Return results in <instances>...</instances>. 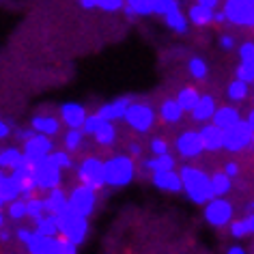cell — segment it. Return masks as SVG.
Masks as SVG:
<instances>
[{
    "label": "cell",
    "mask_w": 254,
    "mask_h": 254,
    "mask_svg": "<svg viewBox=\"0 0 254 254\" xmlns=\"http://www.w3.org/2000/svg\"><path fill=\"white\" fill-rule=\"evenodd\" d=\"M198 136H200L205 153H218V151H222V138H224V131H222L220 127H215L213 123H202L200 129H198Z\"/></svg>",
    "instance_id": "22"
},
{
    "label": "cell",
    "mask_w": 254,
    "mask_h": 254,
    "mask_svg": "<svg viewBox=\"0 0 254 254\" xmlns=\"http://www.w3.org/2000/svg\"><path fill=\"white\" fill-rule=\"evenodd\" d=\"M123 123L138 136L151 134L153 127L157 125V110L149 104V101H140V99L134 97L129 101V106L125 108Z\"/></svg>",
    "instance_id": "4"
},
{
    "label": "cell",
    "mask_w": 254,
    "mask_h": 254,
    "mask_svg": "<svg viewBox=\"0 0 254 254\" xmlns=\"http://www.w3.org/2000/svg\"><path fill=\"white\" fill-rule=\"evenodd\" d=\"M22 149L20 144H7V147H0V168L2 170H11L15 168L22 160Z\"/></svg>",
    "instance_id": "32"
},
{
    "label": "cell",
    "mask_w": 254,
    "mask_h": 254,
    "mask_svg": "<svg viewBox=\"0 0 254 254\" xmlns=\"http://www.w3.org/2000/svg\"><path fill=\"white\" fill-rule=\"evenodd\" d=\"M250 84H246V82H241V80H231L228 82V86H226V99L231 101L233 106H241V104H246L248 99H250Z\"/></svg>",
    "instance_id": "29"
},
{
    "label": "cell",
    "mask_w": 254,
    "mask_h": 254,
    "mask_svg": "<svg viewBox=\"0 0 254 254\" xmlns=\"http://www.w3.org/2000/svg\"><path fill=\"white\" fill-rule=\"evenodd\" d=\"M101 121H104V119H101L97 112H88V114H86L84 123H82V131H84V136H86V138H91V134L99 127Z\"/></svg>",
    "instance_id": "46"
},
{
    "label": "cell",
    "mask_w": 254,
    "mask_h": 254,
    "mask_svg": "<svg viewBox=\"0 0 254 254\" xmlns=\"http://www.w3.org/2000/svg\"><path fill=\"white\" fill-rule=\"evenodd\" d=\"M43 205H46V213H61L63 209H67V192L63 188L50 190V192L43 194Z\"/></svg>",
    "instance_id": "27"
},
{
    "label": "cell",
    "mask_w": 254,
    "mask_h": 254,
    "mask_svg": "<svg viewBox=\"0 0 254 254\" xmlns=\"http://www.w3.org/2000/svg\"><path fill=\"white\" fill-rule=\"evenodd\" d=\"M50 155H52V160L59 164V168L63 170V173H65V170H73V166H75L73 155H71V153H67L65 149H54Z\"/></svg>",
    "instance_id": "40"
},
{
    "label": "cell",
    "mask_w": 254,
    "mask_h": 254,
    "mask_svg": "<svg viewBox=\"0 0 254 254\" xmlns=\"http://www.w3.org/2000/svg\"><path fill=\"white\" fill-rule=\"evenodd\" d=\"M26 200V220H37L46 213V205H43V194H33L30 198H24Z\"/></svg>",
    "instance_id": "38"
},
{
    "label": "cell",
    "mask_w": 254,
    "mask_h": 254,
    "mask_svg": "<svg viewBox=\"0 0 254 254\" xmlns=\"http://www.w3.org/2000/svg\"><path fill=\"white\" fill-rule=\"evenodd\" d=\"M71 241L63 237H46V235H37L33 231V237L28 239V244L24 246L28 254H65Z\"/></svg>",
    "instance_id": "12"
},
{
    "label": "cell",
    "mask_w": 254,
    "mask_h": 254,
    "mask_svg": "<svg viewBox=\"0 0 254 254\" xmlns=\"http://www.w3.org/2000/svg\"><path fill=\"white\" fill-rule=\"evenodd\" d=\"M175 149H177V155H179L181 160H186V162L198 160V157L205 153L200 136H198V129H183L181 134L175 138Z\"/></svg>",
    "instance_id": "11"
},
{
    "label": "cell",
    "mask_w": 254,
    "mask_h": 254,
    "mask_svg": "<svg viewBox=\"0 0 254 254\" xmlns=\"http://www.w3.org/2000/svg\"><path fill=\"white\" fill-rule=\"evenodd\" d=\"M252 211H254V202L248 200V202H246V213H252Z\"/></svg>",
    "instance_id": "59"
},
{
    "label": "cell",
    "mask_w": 254,
    "mask_h": 254,
    "mask_svg": "<svg viewBox=\"0 0 254 254\" xmlns=\"http://www.w3.org/2000/svg\"><path fill=\"white\" fill-rule=\"evenodd\" d=\"M235 78L252 86L254 84V65L252 63H239L237 69H235Z\"/></svg>",
    "instance_id": "43"
},
{
    "label": "cell",
    "mask_w": 254,
    "mask_h": 254,
    "mask_svg": "<svg viewBox=\"0 0 254 254\" xmlns=\"http://www.w3.org/2000/svg\"><path fill=\"white\" fill-rule=\"evenodd\" d=\"M142 168L147 173H162V170H177V157L173 153L151 155L149 160H142Z\"/></svg>",
    "instance_id": "26"
},
{
    "label": "cell",
    "mask_w": 254,
    "mask_h": 254,
    "mask_svg": "<svg viewBox=\"0 0 254 254\" xmlns=\"http://www.w3.org/2000/svg\"><path fill=\"white\" fill-rule=\"evenodd\" d=\"M33 134H35V131L30 129V125H28V127H15V129H13V136H11V138H15L17 144H22L24 140H28V138L33 136Z\"/></svg>",
    "instance_id": "51"
},
{
    "label": "cell",
    "mask_w": 254,
    "mask_h": 254,
    "mask_svg": "<svg viewBox=\"0 0 254 254\" xmlns=\"http://www.w3.org/2000/svg\"><path fill=\"white\" fill-rule=\"evenodd\" d=\"M82 4V9H95V0H78Z\"/></svg>",
    "instance_id": "57"
},
{
    "label": "cell",
    "mask_w": 254,
    "mask_h": 254,
    "mask_svg": "<svg viewBox=\"0 0 254 254\" xmlns=\"http://www.w3.org/2000/svg\"><path fill=\"white\" fill-rule=\"evenodd\" d=\"M226 254H248V250L241 244H233L226 248Z\"/></svg>",
    "instance_id": "55"
},
{
    "label": "cell",
    "mask_w": 254,
    "mask_h": 254,
    "mask_svg": "<svg viewBox=\"0 0 254 254\" xmlns=\"http://www.w3.org/2000/svg\"><path fill=\"white\" fill-rule=\"evenodd\" d=\"M30 129L37 131V134L56 138V136L63 134V123H61L59 114L48 112V110H39V112L33 114V119H30Z\"/></svg>",
    "instance_id": "15"
},
{
    "label": "cell",
    "mask_w": 254,
    "mask_h": 254,
    "mask_svg": "<svg viewBox=\"0 0 254 254\" xmlns=\"http://www.w3.org/2000/svg\"><path fill=\"white\" fill-rule=\"evenodd\" d=\"M181 179V192L188 196L196 205H205L207 200L213 198L211 181H209V173L202 170L200 166L194 164H183L181 168H177Z\"/></svg>",
    "instance_id": "1"
},
{
    "label": "cell",
    "mask_w": 254,
    "mask_h": 254,
    "mask_svg": "<svg viewBox=\"0 0 254 254\" xmlns=\"http://www.w3.org/2000/svg\"><path fill=\"white\" fill-rule=\"evenodd\" d=\"M211 24H215V26H224V24H226L224 11H222L220 7H218V9H213V17H211Z\"/></svg>",
    "instance_id": "53"
},
{
    "label": "cell",
    "mask_w": 254,
    "mask_h": 254,
    "mask_svg": "<svg viewBox=\"0 0 254 254\" xmlns=\"http://www.w3.org/2000/svg\"><path fill=\"white\" fill-rule=\"evenodd\" d=\"M209 181H211L213 196H228L235 190V181L228 179L222 170H215V173L209 175Z\"/></svg>",
    "instance_id": "33"
},
{
    "label": "cell",
    "mask_w": 254,
    "mask_h": 254,
    "mask_svg": "<svg viewBox=\"0 0 254 254\" xmlns=\"http://www.w3.org/2000/svg\"><path fill=\"white\" fill-rule=\"evenodd\" d=\"M218 46L222 52H233L235 48H237V39L231 35V33H222L220 39H218Z\"/></svg>",
    "instance_id": "50"
},
{
    "label": "cell",
    "mask_w": 254,
    "mask_h": 254,
    "mask_svg": "<svg viewBox=\"0 0 254 254\" xmlns=\"http://www.w3.org/2000/svg\"><path fill=\"white\" fill-rule=\"evenodd\" d=\"M4 211V218H7L9 222H13V224H20V222L26 220V200L24 198H15L7 202V205L2 207Z\"/></svg>",
    "instance_id": "35"
},
{
    "label": "cell",
    "mask_w": 254,
    "mask_h": 254,
    "mask_svg": "<svg viewBox=\"0 0 254 254\" xmlns=\"http://www.w3.org/2000/svg\"><path fill=\"white\" fill-rule=\"evenodd\" d=\"M202 218L213 228H226L228 222L235 218V202L228 196H213L202 205Z\"/></svg>",
    "instance_id": "9"
},
{
    "label": "cell",
    "mask_w": 254,
    "mask_h": 254,
    "mask_svg": "<svg viewBox=\"0 0 254 254\" xmlns=\"http://www.w3.org/2000/svg\"><path fill=\"white\" fill-rule=\"evenodd\" d=\"M194 2H198V4H202V7H209V9H218V7H220V2H222V0H194Z\"/></svg>",
    "instance_id": "56"
},
{
    "label": "cell",
    "mask_w": 254,
    "mask_h": 254,
    "mask_svg": "<svg viewBox=\"0 0 254 254\" xmlns=\"http://www.w3.org/2000/svg\"><path fill=\"white\" fill-rule=\"evenodd\" d=\"M188 73L192 80H207L209 78V63L202 59V56H192V59L188 61Z\"/></svg>",
    "instance_id": "37"
},
{
    "label": "cell",
    "mask_w": 254,
    "mask_h": 254,
    "mask_svg": "<svg viewBox=\"0 0 254 254\" xmlns=\"http://www.w3.org/2000/svg\"><path fill=\"white\" fill-rule=\"evenodd\" d=\"M228 233L233 239H250L254 233V213H246L241 218H233L228 222Z\"/></svg>",
    "instance_id": "24"
},
{
    "label": "cell",
    "mask_w": 254,
    "mask_h": 254,
    "mask_svg": "<svg viewBox=\"0 0 254 254\" xmlns=\"http://www.w3.org/2000/svg\"><path fill=\"white\" fill-rule=\"evenodd\" d=\"M4 207V200H2V196H0V209H2Z\"/></svg>",
    "instance_id": "60"
},
{
    "label": "cell",
    "mask_w": 254,
    "mask_h": 254,
    "mask_svg": "<svg viewBox=\"0 0 254 254\" xmlns=\"http://www.w3.org/2000/svg\"><path fill=\"white\" fill-rule=\"evenodd\" d=\"M0 196H2L4 205L15 198H20V190H17V183L13 181V177H11L7 170L0 168Z\"/></svg>",
    "instance_id": "34"
},
{
    "label": "cell",
    "mask_w": 254,
    "mask_h": 254,
    "mask_svg": "<svg viewBox=\"0 0 254 254\" xmlns=\"http://www.w3.org/2000/svg\"><path fill=\"white\" fill-rule=\"evenodd\" d=\"M222 173H224L228 179H233V181H237L241 173H244V168H241V164L237 160H226L224 162V166H222Z\"/></svg>",
    "instance_id": "47"
},
{
    "label": "cell",
    "mask_w": 254,
    "mask_h": 254,
    "mask_svg": "<svg viewBox=\"0 0 254 254\" xmlns=\"http://www.w3.org/2000/svg\"><path fill=\"white\" fill-rule=\"evenodd\" d=\"M35 164V186L37 194H46L54 188L63 186V170L59 168V164L52 160V155H46L41 160L33 162Z\"/></svg>",
    "instance_id": "8"
},
{
    "label": "cell",
    "mask_w": 254,
    "mask_h": 254,
    "mask_svg": "<svg viewBox=\"0 0 254 254\" xmlns=\"http://www.w3.org/2000/svg\"><path fill=\"white\" fill-rule=\"evenodd\" d=\"M186 17L190 22V26H196V28H207L211 26V17H213V9L209 7H202L198 2H192L186 11Z\"/></svg>",
    "instance_id": "25"
},
{
    "label": "cell",
    "mask_w": 254,
    "mask_h": 254,
    "mask_svg": "<svg viewBox=\"0 0 254 254\" xmlns=\"http://www.w3.org/2000/svg\"><path fill=\"white\" fill-rule=\"evenodd\" d=\"M54 218H56V228H59V237L71 241L73 246H82L86 241L88 231H91L88 218L75 213L73 209H69V205L61 213H56Z\"/></svg>",
    "instance_id": "5"
},
{
    "label": "cell",
    "mask_w": 254,
    "mask_h": 254,
    "mask_svg": "<svg viewBox=\"0 0 254 254\" xmlns=\"http://www.w3.org/2000/svg\"><path fill=\"white\" fill-rule=\"evenodd\" d=\"M252 147H254V112L248 110V114L237 125L224 129L222 151L239 155V153H252Z\"/></svg>",
    "instance_id": "2"
},
{
    "label": "cell",
    "mask_w": 254,
    "mask_h": 254,
    "mask_svg": "<svg viewBox=\"0 0 254 254\" xmlns=\"http://www.w3.org/2000/svg\"><path fill=\"white\" fill-rule=\"evenodd\" d=\"M183 119H186V112L179 108L177 99L175 97H164L160 108H157V121L164 123V125L175 127V125H179Z\"/></svg>",
    "instance_id": "20"
},
{
    "label": "cell",
    "mask_w": 254,
    "mask_h": 254,
    "mask_svg": "<svg viewBox=\"0 0 254 254\" xmlns=\"http://www.w3.org/2000/svg\"><path fill=\"white\" fill-rule=\"evenodd\" d=\"M97 202H99V192L93 188H86L78 183L75 188H71L67 192V205L69 209H73L75 213L84 215V218H91L97 209Z\"/></svg>",
    "instance_id": "10"
},
{
    "label": "cell",
    "mask_w": 254,
    "mask_h": 254,
    "mask_svg": "<svg viewBox=\"0 0 254 254\" xmlns=\"http://www.w3.org/2000/svg\"><path fill=\"white\" fill-rule=\"evenodd\" d=\"M220 9L224 11L226 24L235 28H248L254 26V0H222Z\"/></svg>",
    "instance_id": "7"
},
{
    "label": "cell",
    "mask_w": 254,
    "mask_h": 254,
    "mask_svg": "<svg viewBox=\"0 0 254 254\" xmlns=\"http://www.w3.org/2000/svg\"><path fill=\"white\" fill-rule=\"evenodd\" d=\"M127 155L134 157V160H138V157L142 155V144L136 142V140H131L129 144H127Z\"/></svg>",
    "instance_id": "52"
},
{
    "label": "cell",
    "mask_w": 254,
    "mask_h": 254,
    "mask_svg": "<svg viewBox=\"0 0 254 254\" xmlns=\"http://www.w3.org/2000/svg\"><path fill=\"white\" fill-rule=\"evenodd\" d=\"M0 2H4V0H0Z\"/></svg>",
    "instance_id": "62"
},
{
    "label": "cell",
    "mask_w": 254,
    "mask_h": 254,
    "mask_svg": "<svg viewBox=\"0 0 254 254\" xmlns=\"http://www.w3.org/2000/svg\"><path fill=\"white\" fill-rule=\"evenodd\" d=\"M241 119H244V114H241L239 106L224 104V106H218V108H215V112H213V117H211V121H209V123H213L215 127H220V129L224 131V129H228V127L237 125Z\"/></svg>",
    "instance_id": "19"
},
{
    "label": "cell",
    "mask_w": 254,
    "mask_h": 254,
    "mask_svg": "<svg viewBox=\"0 0 254 254\" xmlns=\"http://www.w3.org/2000/svg\"><path fill=\"white\" fill-rule=\"evenodd\" d=\"M9 175L13 177V181L17 183L20 190V198H30L33 194H37V186H35V164L28 162L26 157H22L20 164L15 168L9 170Z\"/></svg>",
    "instance_id": "13"
},
{
    "label": "cell",
    "mask_w": 254,
    "mask_h": 254,
    "mask_svg": "<svg viewBox=\"0 0 254 254\" xmlns=\"http://www.w3.org/2000/svg\"><path fill=\"white\" fill-rule=\"evenodd\" d=\"M131 99H134L131 95H123V97H117V99H112V101H106V104H101L95 112H97L104 121H110V123H119V121H123L125 108L129 106Z\"/></svg>",
    "instance_id": "18"
},
{
    "label": "cell",
    "mask_w": 254,
    "mask_h": 254,
    "mask_svg": "<svg viewBox=\"0 0 254 254\" xmlns=\"http://www.w3.org/2000/svg\"><path fill=\"white\" fill-rule=\"evenodd\" d=\"M151 183L155 190L164 194H179L181 192V179L177 170H162V173H151Z\"/></svg>",
    "instance_id": "21"
},
{
    "label": "cell",
    "mask_w": 254,
    "mask_h": 254,
    "mask_svg": "<svg viewBox=\"0 0 254 254\" xmlns=\"http://www.w3.org/2000/svg\"><path fill=\"white\" fill-rule=\"evenodd\" d=\"M75 170V179L78 183L93 190H104L106 188V179H104V160L97 155H86L73 166Z\"/></svg>",
    "instance_id": "6"
},
{
    "label": "cell",
    "mask_w": 254,
    "mask_h": 254,
    "mask_svg": "<svg viewBox=\"0 0 254 254\" xmlns=\"http://www.w3.org/2000/svg\"><path fill=\"white\" fill-rule=\"evenodd\" d=\"M30 237H33V228H30V226H24V224H17V226H15V231H13V239L17 241V244L26 246Z\"/></svg>",
    "instance_id": "49"
},
{
    "label": "cell",
    "mask_w": 254,
    "mask_h": 254,
    "mask_svg": "<svg viewBox=\"0 0 254 254\" xmlns=\"http://www.w3.org/2000/svg\"><path fill=\"white\" fill-rule=\"evenodd\" d=\"M123 7L127 11H131V13H134L138 20H140V17L153 15V11H151V0H125Z\"/></svg>",
    "instance_id": "39"
},
{
    "label": "cell",
    "mask_w": 254,
    "mask_h": 254,
    "mask_svg": "<svg viewBox=\"0 0 254 254\" xmlns=\"http://www.w3.org/2000/svg\"><path fill=\"white\" fill-rule=\"evenodd\" d=\"M215 108H218V99H215V95L211 93H200L198 101L194 104V108L190 110V117H192L194 123H209L215 112Z\"/></svg>",
    "instance_id": "17"
},
{
    "label": "cell",
    "mask_w": 254,
    "mask_h": 254,
    "mask_svg": "<svg viewBox=\"0 0 254 254\" xmlns=\"http://www.w3.org/2000/svg\"><path fill=\"white\" fill-rule=\"evenodd\" d=\"M177 7H181V0H151V11H153V15H160V17Z\"/></svg>",
    "instance_id": "41"
},
{
    "label": "cell",
    "mask_w": 254,
    "mask_h": 254,
    "mask_svg": "<svg viewBox=\"0 0 254 254\" xmlns=\"http://www.w3.org/2000/svg\"><path fill=\"white\" fill-rule=\"evenodd\" d=\"M15 121L13 119H0V142H7L11 136H13L15 129Z\"/></svg>",
    "instance_id": "48"
},
{
    "label": "cell",
    "mask_w": 254,
    "mask_h": 254,
    "mask_svg": "<svg viewBox=\"0 0 254 254\" xmlns=\"http://www.w3.org/2000/svg\"><path fill=\"white\" fill-rule=\"evenodd\" d=\"M86 144V136L82 129H65V134H63V149L67 151V153H78V151L84 149Z\"/></svg>",
    "instance_id": "30"
},
{
    "label": "cell",
    "mask_w": 254,
    "mask_h": 254,
    "mask_svg": "<svg viewBox=\"0 0 254 254\" xmlns=\"http://www.w3.org/2000/svg\"><path fill=\"white\" fill-rule=\"evenodd\" d=\"M237 54H239V63H252L254 65V41L252 39H246L237 43Z\"/></svg>",
    "instance_id": "42"
},
{
    "label": "cell",
    "mask_w": 254,
    "mask_h": 254,
    "mask_svg": "<svg viewBox=\"0 0 254 254\" xmlns=\"http://www.w3.org/2000/svg\"><path fill=\"white\" fill-rule=\"evenodd\" d=\"M33 231L37 235H46V237H56L59 228H56V218L52 213H43L41 218H37L33 222Z\"/></svg>",
    "instance_id": "36"
},
{
    "label": "cell",
    "mask_w": 254,
    "mask_h": 254,
    "mask_svg": "<svg viewBox=\"0 0 254 254\" xmlns=\"http://www.w3.org/2000/svg\"><path fill=\"white\" fill-rule=\"evenodd\" d=\"M11 239H13V231H9L7 226L0 228V246H7Z\"/></svg>",
    "instance_id": "54"
},
{
    "label": "cell",
    "mask_w": 254,
    "mask_h": 254,
    "mask_svg": "<svg viewBox=\"0 0 254 254\" xmlns=\"http://www.w3.org/2000/svg\"><path fill=\"white\" fill-rule=\"evenodd\" d=\"M149 151L151 155H164V153H170V142L166 140V138L162 136H153L149 142Z\"/></svg>",
    "instance_id": "44"
},
{
    "label": "cell",
    "mask_w": 254,
    "mask_h": 254,
    "mask_svg": "<svg viewBox=\"0 0 254 254\" xmlns=\"http://www.w3.org/2000/svg\"><path fill=\"white\" fill-rule=\"evenodd\" d=\"M248 254H250V252H248Z\"/></svg>",
    "instance_id": "63"
},
{
    "label": "cell",
    "mask_w": 254,
    "mask_h": 254,
    "mask_svg": "<svg viewBox=\"0 0 254 254\" xmlns=\"http://www.w3.org/2000/svg\"><path fill=\"white\" fill-rule=\"evenodd\" d=\"M88 114V108L80 101H65V104L59 106V119L63 127L67 129H82V123H84Z\"/></svg>",
    "instance_id": "16"
},
{
    "label": "cell",
    "mask_w": 254,
    "mask_h": 254,
    "mask_svg": "<svg viewBox=\"0 0 254 254\" xmlns=\"http://www.w3.org/2000/svg\"><path fill=\"white\" fill-rule=\"evenodd\" d=\"M93 138V142L97 144V147L101 149H112L114 144H117L119 140V129H117V125L110 123V121H101L99 127L91 134Z\"/></svg>",
    "instance_id": "23"
},
{
    "label": "cell",
    "mask_w": 254,
    "mask_h": 254,
    "mask_svg": "<svg viewBox=\"0 0 254 254\" xmlns=\"http://www.w3.org/2000/svg\"><path fill=\"white\" fill-rule=\"evenodd\" d=\"M20 149H22V155L26 157L28 162H37V160H41V157H46V155L52 153V151L56 149V144H54V138L37 134V131H35L28 140H24L20 144Z\"/></svg>",
    "instance_id": "14"
},
{
    "label": "cell",
    "mask_w": 254,
    "mask_h": 254,
    "mask_svg": "<svg viewBox=\"0 0 254 254\" xmlns=\"http://www.w3.org/2000/svg\"><path fill=\"white\" fill-rule=\"evenodd\" d=\"M9 254H15V252H9Z\"/></svg>",
    "instance_id": "61"
},
{
    "label": "cell",
    "mask_w": 254,
    "mask_h": 254,
    "mask_svg": "<svg viewBox=\"0 0 254 254\" xmlns=\"http://www.w3.org/2000/svg\"><path fill=\"white\" fill-rule=\"evenodd\" d=\"M198 97H200V91L196 86H181L179 91H177V95H175V99H177V104H179V108L186 114H190V110L194 108V104L198 101Z\"/></svg>",
    "instance_id": "31"
},
{
    "label": "cell",
    "mask_w": 254,
    "mask_h": 254,
    "mask_svg": "<svg viewBox=\"0 0 254 254\" xmlns=\"http://www.w3.org/2000/svg\"><path fill=\"white\" fill-rule=\"evenodd\" d=\"M123 4L125 0H95V9L104 11V13H119Z\"/></svg>",
    "instance_id": "45"
},
{
    "label": "cell",
    "mask_w": 254,
    "mask_h": 254,
    "mask_svg": "<svg viewBox=\"0 0 254 254\" xmlns=\"http://www.w3.org/2000/svg\"><path fill=\"white\" fill-rule=\"evenodd\" d=\"M162 17H164V24H166L175 35H188L190 33V22L186 17V11H181V7L168 11V13L162 15Z\"/></svg>",
    "instance_id": "28"
},
{
    "label": "cell",
    "mask_w": 254,
    "mask_h": 254,
    "mask_svg": "<svg viewBox=\"0 0 254 254\" xmlns=\"http://www.w3.org/2000/svg\"><path fill=\"white\" fill-rule=\"evenodd\" d=\"M136 160L127 153H114L104 160V179L106 188H127L136 179Z\"/></svg>",
    "instance_id": "3"
},
{
    "label": "cell",
    "mask_w": 254,
    "mask_h": 254,
    "mask_svg": "<svg viewBox=\"0 0 254 254\" xmlns=\"http://www.w3.org/2000/svg\"><path fill=\"white\" fill-rule=\"evenodd\" d=\"M2 226H7V218H4V211L0 209V228H2Z\"/></svg>",
    "instance_id": "58"
}]
</instances>
